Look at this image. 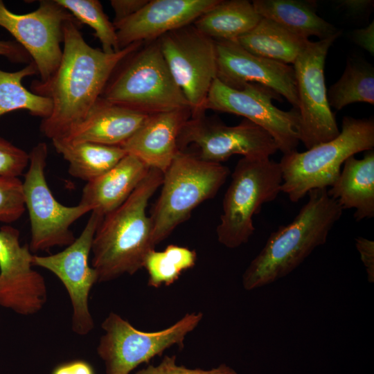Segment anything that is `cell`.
I'll use <instances>...</instances> for the list:
<instances>
[{
	"label": "cell",
	"instance_id": "cell-2",
	"mask_svg": "<svg viewBox=\"0 0 374 374\" xmlns=\"http://www.w3.org/2000/svg\"><path fill=\"white\" fill-rule=\"evenodd\" d=\"M163 173L150 168L146 177L120 206L105 215L95 232L91 267L98 283L133 275L154 249L152 226L146 213L148 202L161 186Z\"/></svg>",
	"mask_w": 374,
	"mask_h": 374
},
{
	"label": "cell",
	"instance_id": "cell-21",
	"mask_svg": "<svg viewBox=\"0 0 374 374\" xmlns=\"http://www.w3.org/2000/svg\"><path fill=\"white\" fill-rule=\"evenodd\" d=\"M150 169L136 157L127 154L107 172L86 183L80 203L104 217L127 199Z\"/></svg>",
	"mask_w": 374,
	"mask_h": 374
},
{
	"label": "cell",
	"instance_id": "cell-28",
	"mask_svg": "<svg viewBox=\"0 0 374 374\" xmlns=\"http://www.w3.org/2000/svg\"><path fill=\"white\" fill-rule=\"evenodd\" d=\"M330 107L340 110L356 103L374 104V70L360 60L348 59L341 78L327 91Z\"/></svg>",
	"mask_w": 374,
	"mask_h": 374
},
{
	"label": "cell",
	"instance_id": "cell-24",
	"mask_svg": "<svg viewBox=\"0 0 374 374\" xmlns=\"http://www.w3.org/2000/svg\"><path fill=\"white\" fill-rule=\"evenodd\" d=\"M261 18L247 0H221L193 24L214 40L236 41L253 28Z\"/></svg>",
	"mask_w": 374,
	"mask_h": 374
},
{
	"label": "cell",
	"instance_id": "cell-17",
	"mask_svg": "<svg viewBox=\"0 0 374 374\" xmlns=\"http://www.w3.org/2000/svg\"><path fill=\"white\" fill-rule=\"evenodd\" d=\"M217 78L226 86L240 89L248 83L267 87L284 97L298 110L295 73L293 66L255 55L236 41L214 40Z\"/></svg>",
	"mask_w": 374,
	"mask_h": 374
},
{
	"label": "cell",
	"instance_id": "cell-10",
	"mask_svg": "<svg viewBox=\"0 0 374 374\" xmlns=\"http://www.w3.org/2000/svg\"><path fill=\"white\" fill-rule=\"evenodd\" d=\"M158 42L175 82L188 101L190 118L204 115L210 89L217 78L214 39L192 24L166 33Z\"/></svg>",
	"mask_w": 374,
	"mask_h": 374
},
{
	"label": "cell",
	"instance_id": "cell-36",
	"mask_svg": "<svg viewBox=\"0 0 374 374\" xmlns=\"http://www.w3.org/2000/svg\"><path fill=\"white\" fill-rule=\"evenodd\" d=\"M0 55L4 56L15 63L30 62V55L17 42L0 40Z\"/></svg>",
	"mask_w": 374,
	"mask_h": 374
},
{
	"label": "cell",
	"instance_id": "cell-16",
	"mask_svg": "<svg viewBox=\"0 0 374 374\" xmlns=\"http://www.w3.org/2000/svg\"><path fill=\"white\" fill-rule=\"evenodd\" d=\"M20 233L0 227V305L24 316L39 312L47 301L44 277L32 267L29 245H21Z\"/></svg>",
	"mask_w": 374,
	"mask_h": 374
},
{
	"label": "cell",
	"instance_id": "cell-26",
	"mask_svg": "<svg viewBox=\"0 0 374 374\" xmlns=\"http://www.w3.org/2000/svg\"><path fill=\"white\" fill-rule=\"evenodd\" d=\"M52 143L56 152L68 162L69 173L87 183L107 172L127 154L120 146L72 143L61 139H52Z\"/></svg>",
	"mask_w": 374,
	"mask_h": 374
},
{
	"label": "cell",
	"instance_id": "cell-20",
	"mask_svg": "<svg viewBox=\"0 0 374 374\" xmlns=\"http://www.w3.org/2000/svg\"><path fill=\"white\" fill-rule=\"evenodd\" d=\"M148 116L100 97L78 125L57 139L72 143L90 142L121 147L139 129Z\"/></svg>",
	"mask_w": 374,
	"mask_h": 374
},
{
	"label": "cell",
	"instance_id": "cell-22",
	"mask_svg": "<svg viewBox=\"0 0 374 374\" xmlns=\"http://www.w3.org/2000/svg\"><path fill=\"white\" fill-rule=\"evenodd\" d=\"M327 193L343 210L354 208L356 221L374 217V151H366L361 159L354 156L344 163L343 170Z\"/></svg>",
	"mask_w": 374,
	"mask_h": 374
},
{
	"label": "cell",
	"instance_id": "cell-33",
	"mask_svg": "<svg viewBox=\"0 0 374 374\" xmlns=\"http://www.w3.org/2000/svg\"><path fill=\"white\" fill-rule=\"evenodd\" d=\"M176 358L175 355H165L159 364L148 365L134 374H238L233 368L225 364H220L210 370L186 368L177 364Z\"/></svg>",
	"mask_w": 374,
	"mask_h": 374
},
{
	"label": "cell",
	"instance_id": "cell-6",
	"mask_svg": "<svg viewBox=\"0 0 374 374\" xmlns=\"http://www.w3.org/2000/svg\"><path fill=\"white\" fill-rule=\"evenodd\" d=\"M229 174V168L222 163L179 151L163 172L161 193L150 216L154 245L188 220L197 206L214 197Z\"/></svg>",
	"mask_w": 374,
	"mask_h": 374
},
{
	"label": "cell",
	"instance_id": "cell-4",
	"mask_svg": "<svg viewBox=\"0 0 374 374\" xmlns=\"http://www.w3.org/2000/svg\"><path fill=\"white\" fill-rule=\"evenodd\" d=\"M373 118L344 116L341 130L333 139L305 152L294 150L283 154L279 162L283 179L281 192L295 203L312 190L330 187L348 158L373 150Z\"/></svg>",
	"mask_w": 374,
	"mask_h": 374
},
{
	"label": "cell",
	"instance_id": "cell-35",
	"mask_svg": "<svg viewBox=\"0 0 374 374\" xmlns=\"http://www.w3.org/2000/svg\"><path fill=\"white\" fill-rule=\"evenodd\" d=\"M355 246L365 267L369 283H374V242L362 236L355 238Z\"/></svg>",
	"mask_w": 374,
	"mask_h": 374
},
{
	"label": "cell",
	"instance_id": "cell-9",
	"mask_svg": "<svg viewBox=\"0 0 374 374\" xmlns=\"http://www.w3.org/2000/svg\"><path fill=\"white\" fill-rule=\"evenodd\" d=\"M28 154L29 163L22 187L30 224V250L36 253L67 247L76 238L71 226L91 209L80 203L67 206L57 201L45 176L48 157L45 143H37Z\"/></svg>",
	"mask_w": 374,
	"mask_h": 374
},
{
	"label": "cell",
	"instance_id": "cell-39",
	"mask_svg": "<svg viewBox=\"0 0 374 374\" xmlns=\"http://www.w3.org/2000/svg\"><path fill=\"white\" fill-rule=\"evenodd\" d=\"M338 4L343 8L348 13L353 15H360L365 12L373 5L371 0H341L338 1Z\"/></svg>",
	"mask_w": 374,
	"mask_h": 374
},
{
	"label": "cell",
	"instance_id": "cell-5",
	"mask_svg": "<svg viewBox=\"0 0 374 374\" xmlns=\"http://www.w3.org/2000/svg\"><path fill=\"white\" fill-rule=\"evenodd\" d=\"M100 97L148 115L190 108L168 69L158 39L142 45L124 59Z\"/></svg>",
	"mask_w": 374,
	"mask_h": 374
},
{
	"label": "cell",
	"instance_id": "cell-18",
	"mask_svg": "<svg viewBox=\"0 0 374 374\" xmlns=\"http://www.w3.org/2000/svg\"><path fill=\"white\" fill-rule=\"evenodd\" d=\"M221 0H149L137 12L114 25L118 46L158 39L188 26Z\"/></svg>",
	"mask_w": 374,
	"mask_h": 374
},
{
	"label": "cell",
	"instance_id": "cell-34",
	"mask_svg": "<svg viewBox=\"0 0 374 374\" xmlns=\"http://www.w3.org/2000/svg\"><path fill=\"white\" fill-rule=\"evenodd\" d=\"M149 0H112L110 4L114 12V25L129 18L140 10Z\"/></svg>",
	"mask_w": 374,
	"mask_h": 374
},
{
	"label": "cell",
	"instance_id": "cell-14",
	"mask_svg": "<svg viewBox=\"0 0 374 374\" xmlns=\"http://www.w3.org/2000/svg\"><path fill=\"white\" fill-rule=\"evenodd\" d=\"M103 218L91 212L80 235L64 250L33 257V266L52 272L65 287L73 308L72 330L79 335H86L94 328L88 301L90 291L98 283V276L89 258L95 232Z\"/></svg>",
	"mask_w": 374,
	"mask_h": 374
},
{
	"label": "cell",
	"instance_id": "cell-11",
	"mask_svg": "<svg viewBox=\"0 0 374 374\" xmlns=\"http://www.w3.org/2000/svg\"><path fill=\"white\" fill-rule=\"evenodd\" d=\"M337 34L317 42L308 40L293 64L295 73L299 140L308 149L328 142L340 132L329 105L324 78V66L330 46Z\"/></svg>",
	"mask_w": 374,
	"mask_h": 374
},
{
	"label": "cell",
	"instance_id": "cell-12",
	"mask_svg": "<svg viewBox=\"0 0 374 374\" xmlns=\"http://www.w3.org/2000/svg\"><path fill=\"white\" fill-rule=\"evenodd\" d=\"M282 100L270 88L248 83L240 89L229 87L217 78L210 89L206 109L241 116L267 131L283 154L296 150L300 143L297 109L283 111L272 100Z\"/></svg>",
	"mask_w": 374,
	"mask_h": 374
},
{
	"label": "cell",
	"instance_id": "cell-38",
	"mask_svg": "<svg viewBox=\"0 0 374 374\" xmlns=\"http://www.w3.org/2000/svg\"><path fill=\"white\" fill-rule=\"evenodd\" d=\"M351 37L357 45L368 51L371 55H374L373 21L365 28L354 30Z\"/></svg>",
	"mask_w": 374,
	"mask_h": 374
},
{
	"label": "cell",
	"instance_id": "cell-19",
	"mask_svg": "<svg viewBox=\"0 0 374 374\" xmlns=\"http://www.w3.org/2000/svg\"><path fill=\"white\" fill-rule=\"evenodd\" d=\"M190 116V108L150 114L121 147L163 173L179 151L178 138Z\"/></svg>",
	"mask_w": 374,
	"mask_h": 374
},
{
	"label": "cell",
	"instance_id": "cell-1",
	"mask_svg": "<svg viewBox=\"0 0 374 374\" xmlns=\"http://www.w3.org/2000/svg\"><path fill=\"white\" fill-rule=\"evenodd\" d=\"M80 24L75 19L65 21L58 66L46 81L31 85V91L51 100V113L40 124L41 132L51 140L64 136L86 117L118 66L143 44L107 53L86 42Z\"/></svg>",
	"mask_w": 374,
	"mask_h": 374
},
{
	"label": "cell",
	"instance_id": "cell-13",
	"mask_svg": "<svg viewBox=\"0 0 374 374\" xmlns=\"http://www.w3.org/2000/svg\"><path fill=\"white\" fill-rule=\"evenodd\" d=\"M188 147L194 150L188 152L202 160L217 163L235 154L270 157L278 150L273 137L247 119L237 125L229 126L204 114L190 118L179 134V150Z\"/></svg>",
	"mask_w": 374,
	"mask_h": 374
},
{
	"label": "cell",
	"instance_id": "cell-3",
	"mask_svg": "<svg viewBox=\"0 0 374 374\" xmlns=\"http://www.w3.org/2000/svg\"><path fill=\"white\" fill-rule=\"evenodd\" d=\"M294 220L271 233L265 246L242 277L247 291L262 287L296 269L318 247L324 244L343 209L327 193L314 189Z\"/></svg>",
	"mask_w": 374,
	"mask_h": 374
},
{
	"label": "cell",
	"instance_id": "cell-23",
	"mask_svg": "<svg viewBox=\"0 0 374 374\" xmlns=\"http://www.w3.org/2000/svg\"><path fill=\"white\" fill-rule=\"evenodd\" d=\"M252 4L257 13L277 23L292 33L304 39L315 36L323 39L338 30L319 17L312 3L297 0H255Z\"/></svg>",
	"mask_w": 374,
	"mask_h": 374
},
{
	"label": "cell",
	"instance_id": "cell-27",
	"mask_svg": "<svg viewBox=\"0 0 374 374\" xmlns=\"http://www.w3.org/2000/svg\"><path fill=\"white\" fill-rule=\"evenodd\" d=\"M37 73L33 61L15 72L0 69V116L18 109L27 110L31 115L42 119L51 114L52 103L50 98L35 94L22 84L24 78Z\"/></svg>",
	"mask_w": 374,
	"mask_h": 374
},
{
	"label": "cell",
	"instance_id": "cell-15",
	"mask_svg": "<svg viewBox=\"0 0 374 374\" xmlns=\"http://www.w3.org/2000/svg\"><path fill=\"white\" fill-rule=\"evenodd\" d=\"M73 19L55 0L39 1L37 10L26 14L11 12L0 0V26L29 54L41 82L46 81L58 66L62 55L63 26Z\"/></svg>",
	"mask_w": 374,
	"mask_h": 374
},
{
	"label": "cell",
	"instance_id": "cell-31",
	"mask_svg": "<svg viewBox=\"0 0 374 374\" xmlns=\"http://www.w3.org/2000/svg\"><path fill=\"white\" fill-rule=\"evenodd\" d=\"M25 210L22 181L19 177H0V222L12 223Z\"/></svg>",
	"mask_w": 374,
	"mask_h": 374
},
{
	"label": "cell",
	"instance_id": "cell-30",
	"mask_svg": "<svg viewBox=\"0 0 374 374\" xmlns=\"http://www.w3.org/2000/svg\"><path fill=\"white\" fill-rule=\"evenodd\" d=\"M69 12L80 23L85 24L94 30V35L102 46V51L111 53L121 50L116 30L105 13L98 0H55Z\"/></svg>",
	"mask_w": 374,
	"mask_h": 374
},
{
	"label": "cell",
	"instance_id": "cell-8",
	"mask_svg": "<svg viewBox=\"0 0 374 374\" xmlns=\"http://www.w3.org/2000/svg\"><path fill=\"white\" fill-rule=\"evenodd\" d=\"M202 312L185 314L173 325L155 332L135 328L115 312H110L101 323L105 334L97 346V353L105 367V374H130L141 364H148L156 356L173 346L184 347L186 336L197 328Z\"/></svg>",
	"mask_w": 374,
	"mask_h": 374
},
{
	"label": "cell",
	"instance_id": "cell-32",
	"mask_svg": "<svg viewBox=\"0 0 374 374\" xmlns=\"http://www.w3.org/2000/svg\"><path fill=\"white\" fill-rule=\"evenodd\" d=\"M28 163V153L0 137V177H19Z\"/></svg>",
	"mask_w": 374,
	"mask_h": 374
},
{
	"label": "cell",
	"instance_id": "cell-7",
	"mask_svg": "<svg viewBox=\"0 0 374 374\" xmlns=\"http://www.w3.org/2000/svg\"><path fill=\"white\" fill-rule=\"evenodd\" d=\"M279 163L270 157H242L231 175L222 202V213L216 228L218 242L229 249L246 244L255 231L253 216L263 204L281 192Z\"/></svg>",
	"mask_w": 374,
	"mask_h": 374
},
{
	"label": "cell",
	"instance_id": "cell-37",
	"mask_svg": "<svg viewBox=\"0 0 374 374\" xmlns=\"http://www.w3.org/2000/svg\"><path fill=\"white\" fill-rule=\"evenodd\" d=\"M51 374H95V371L88 362L75 359L57 365Z\"/></svg>",
	"mask_w": 374,
	"mask_h": 374
},
{
	"label": "cell",
	"instance_id": "cell-29",
	"mask_svg": "<svg viewBox=\"0 0 374 374\" xmlns=\"http://www.w3.org/2000/svg\"><path fill=\"white\" fill-rule=\"evenodd\" d=\"M196 260V251L188 247L169 244L163 251L152 249L143 266L148 274V285L158 288L172 285L183 271L193 267Z\"/></svg>",
	"mask_w": 374,
	"mask_h": 374
},
{
	"label": "cell",
	"instance_id": "cell-25",
	"mask_svg": "<svg viewBox=\"0 0 374 374\" xmlns=\"http://www.w3.org/2000/svg\"><path fill=\"white\" fill-rule=\"evenodd\" d=\"M309 39L299 37L277 23L262 17L236 42L249 53L283 64H294Z\"/></svg>",
	"mask_w": 374,
	"mask_h": 374
}]
</instances>
